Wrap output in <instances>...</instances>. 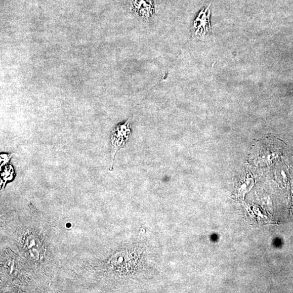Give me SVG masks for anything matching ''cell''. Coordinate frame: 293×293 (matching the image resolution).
Returning <instances> with one entry per match:
<instances>
[{"label": "cell", "mask_w": 293, "mask_h": 293, "mask_svg": "<svg viewBox=\"0 0 293 293\" xmlns=\"http://www.w3.org/2000/svg\"><path fill=\"white\" fill-rule=\"evenodd\" d=\"M131 119L129 118L125 123L116 126L112 132L111 145L113 149V164L116 154L119 149L124 148L128 143L131 135Z\"/></svg>", "instance_id": "1"}, {"label": "cell", "mask_w": 293, "mask_h": 293, "mask_svg": "<svg viewBox=\"0 0 293 293\" xmlns=\"http://www.w3.org/2000/svg\"><path fill=\"white\" fill-rule=\"evenodd\" d=\"M211 4L204 8L198 14L193 21L192 32L193 36L200 40H203L211 33V26L210 24L211 15Z\"/></svg>", "instance_id": "2"}, {"label": "cell", "mask_w": 293, "mask_h": 293, "mask_svg": "<svg viewBox=\"0 0 293 293\" xmlns=\"http://www.w3.org/2000/svg\"><path fill=\"white\" fill-rule=\"evenodd\" d=\"M132 8L140 17L148 19L155 12V6L152 0H131Z\"/></svg>", "instance_id": "3"}, {"label": "cell", "mask_w": 293, "mask_h": 293, "mask_svg": "<svg viewBox=\"0 0 293 293\" xmlns=\"http://www.w3.org/2000/svg\"><path fill=\"white\" fill-rule=\"evenodd\" d=\"M253 183V180L251 178H248L244 183H243L239 189V193H238L239 197L241 196L242 197L244 196L249 191H250L252 188Z\"/></svg>", "instance_id": "4"}, {"label": "cell", "mask_w": 293, "mask_h": 293, "mask_svg": "<svg viewBox=\"0 0 293 293\" xmlns=\"http://www.w3.org/2000/svg\"><path fill=\"white\" fill-rule=\"evenodd\" d=\"M14 154H1V168L5 164H7Z\"/></svg>", "instance_id": "5"}]
</instances>
